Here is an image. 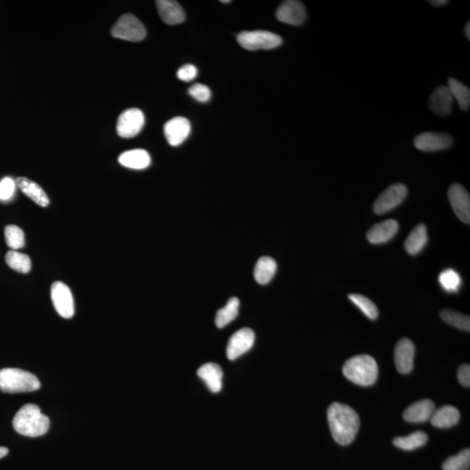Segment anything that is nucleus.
I'll list each match as a JSON object with an SVG mask.
<instances>
[{"label": "nucleus", "mask_w": 470, "mask_h": 470, "mask_svg": "<svg viewBox=\"0 0 470 470\" xmlns=\"http://www.w3.org/2000/svg\"><path fill=\"white\" fill-rule=\"evenodd\" d=\"M157 9L163 21L173 26L181 24L185 21L186 14L182 6L175 0H158Z\"/></svg>", "instance_id": "obj_18"}, {"label": "nucleus", "mask_w": 470, "mask_h": 470, "mask_svg": "<svg viewBox=\"0 0 470 470\" xmlns=\"http://www.w3.org/2000/svg\"><path fill=\"white\" fill-rule=\"evenodd\" d=\"M343 374L346 378L360 386L375 384L378 376V366L375 360L368 355H360L350 358L343 366Z\"/></svg>", "instance_id": "obj_3"}, {"label": "nucleus", "mask_w": 470, "mask_h": 470, "mask_svg": "<svg viewBox=\"0 0 470 470\" xmlns=\"http://www.w3.org/2000/svg\"><path fill=\"white\" fill-rule=\"evenodd\" d=\"M450 92L458 102L460 108L468 111L470 106V89L458 79L450 78L448 81Z\"/></svg>", "instance_id": "obj_28"}, {"label": "nucleus", "mask_w": 470, "mask_h": 470, "mask_svg": "<svg viewBox=\"0 0 470 470\" xmlns=\"http://www.w3.org/2000/svg\"><path fill=\"white\" fill-rule=\"evenodd\" d=\"M349 299L364 315L370 320H376L378 317V309L375 303L371 300L366 297L364 295H358V293H352L349 295Z\"/></svg>", "instance_id": "obj_32"}, {"label": "nucleus", "mask_w": 470, "mask_h": 470, "mask_svg": "<svg viewBox=\"0 0 470 470\" xmlns=\"http://www.w3.org/2000/svg\"><path fill=\"white\" fill-rule=\"evenodd\" d=\"M237 41L242 48L249 51L273 49L282 44V37L268 31L242 32Z\"/></svg>", "instance_id": "obj_5"}, {"label": "nucleus", "mask_w": 470, "mask_h": 470, "mask_svg": "<svg viewBox=\"0 0 470 470\" xmlns=\"http://www.w3.org/2000/svg\"><path fill=\"white\" fill-rule=\"evenodd\" d=\"M5 237L6 244L12 250L21 249L24 248L25 233L21 228L15 225L6 226L5 228Z\"/></svg>", "instance_id": "obj_33"}, {"label": "nucleus", "mask_w": 470, "mask_h": 470, "mask_svg": "<svg viewBox=\"0 0 470 470\" xmlns=\"http://www.w3.org/2000/svg\"><path fill=\"white\" fill-rule=\"evenodd\" d=\"M453 103H454V98L448 86H438L430 95L429 108L435 115H449L452 112Z\"/></svg>", "instance_id": "obj_17"}, {"label": "nucleus", "mask_w": 470, "mask_h": 470, "mask_svg": "<svg viewBox=\"0 0 470 470\" xmlns=\"http://www.w3.org/2000/svg\"><path fill=\"white\" fill-rule=\"evenodd\" d=\"M438 282L446 292H458L462 285V278L456 270L448 268L440 273Z\"/></svg>", "instance_id": "obj_30"}, {"label": "nucleus", "mask_w": 470, "mask_h": 470, "mask_svg": "<svg viewBox=\"0 0 470 470\" xmlns=\"http://www.w3.org/2000/svg\"><path fill=\"white\" fill-rule=\"evenodd\" d=\"M428 242V233L424 224H418L410 232L405 242L407 253L411 255H418L422 251Z\"/></svg>", "instance_id": "obj_24"}, {"label": "nucleus", "mask_w": 470, "mask_h": 470, "mask_svg": "<svg viewBox=\"0 0 470 470\" xmlns=\"http://www.w3.org/2000/svg\"><path fill=\"white\" fill-rule=\"evenodd\" d=\"M328 421L333 438L339 444L349 445L359 431L360 418L351 407L334 402L328 409Z\"/></svg>", "instance_id": "obj_1"}, {"label": "nucleus", "mask_w": 470, "mask_h": 470, "mask_svg": "<svg viewBox=\"0 0 470 470\" xmlns=\"http://www.w3.org/2000/svg\"><path fill=\"white\" fill-rule=\"evenodd\" d=\"M276 18L285 24L301 26L306 18L305 6L297 0H286L279 6L276 11Z\"/></svg>", "instance_id": "obj_13"}, {"label": "nucleus", "mask_w": 470, "mask_h": 470, "mask_svg": "<svg viewBox=\"0 0 470 470\" xmlns=\"http://www.w3.org/2000/svg\"><path fill=\"white\" fill-rule=\"evenodd\" d=\"M440 316H441L442 321L448 323V324L455 326L456 329L464 330V331H470L469 316L449 309L442 310Z\"/></svg>", "instance_id": "obj_31"}, {"label": "nucleus", "mask_w": 470, "mask_h": 470, "mask_svg": "<svg viewBox=\"0 0 470 470\" xmlns=\"http://www.w3.org/2000/svg\"><path fill=\"white\" fill-rule=\"evenodd\" d=\"M199 378L204 381L210 391L218 393L222 389L223 372L221 366L215 363H206L198 369Z\"/></svg>", "instance_id": "obj_20"}, {"label": "nucleus", "mask_w": 470, "mask_h": 470, "mask_svg": "<svg viewBox=\"0 0 470 470\" xmlns=\"http://www.w3.org/2000/svg\"><path fill=\"white\" fill-rule=\"evenodd\" d=\"M6 262L10 268L21 273H28L32 268L31 259L29 256L15 250L6 253Z\"/></svg>", "instance_id": "obj_29"}, {"label": "nucleus", "mask_w": 470, "mask_h": 470, "mask_svg": "<svg viewBox=\"0 0 470 470\" xmlns=\"http://www.w3.org/2000/svg\"><path fill=\"white\" fill-rule=\"evenodd\" d=\"M435 410L434 402L431 400H422L413 403L405 410L403 418L410 423H422L429 421Z\"/></svg>", "instance_id": "obj_19"}, {"label": "nucleus", "mask_w": 470, "mask_h": 470, "mask_svg": "<svg viewBox=\"0 0 470 470\" xmlns=\"http://www.w3.org/2000/svg\"><path fill=\"white\" fill-rule=\"evenodd\" d=\"M399 229L395 219H386L372 226L366 233V239L374 245L383 244L395 237Z\"/></svg>", "instance_id": "obj_16"}, {"label": "nucleus", "mask_w": 470, "mask_h": 470, "mask_svg": "<svg viewBox=\"0 0 470 470\" xmlns=\"http://www.w3.org/2000/svg\"><path fill=\"white\" fill-rule=\"evenodd\" d=\"M255 335L252 329H242L235 332L229 339L226 356L231 361L244 355L255 344Z\"/></svg>", "instance_id": "obj_11"}, {"label": "nucleus", "mask_w": 470, "mask_h": 470, "mask_svg": "<svg viewBox=\"0 0 470 470\" xmlns=\"http://www.w3.org/2000/svg\"><path fill=\"white\" fill-rule=\"evenodd\" d=\"M189 95L199 102L208 101L211 98V91L208 86L202 84H195L188 90Z\"/></svg>", "instance_id": "obj_35"}, {"label": "nucleus", "mask_w": 470, "mask_h": 470, "mask_svg": "<svg viewBox=\"0 0 470 470\" xmlns=\"http://www.w3.org/2000/svg\"><path fill=\"white\" fill-rule=\"evenodd\" d=\"M408 195V188L402 183L389 186L388 188L381 193L373 206V209L376 215H383V213L391 211L398 208L404 201Z\"/></svg>", "instance_id": "obj_7"}, {"label": "nucleus", "mask_w": 470, "mask_h": 470, "mask_svg": "<svg viewBox=\"0 0 470 470\" xmlns=\"http://www.w3.org/2000/svg\"><path fill=\"white\" fill-rule=\"evenodd\" d=\"M119 162L126 168L141 170L149 166L151 163L149 153L143 149L129 150L119 157Z\"/></svg>", "instance_id": "obj_23"}, {"label": "nucleus", "mask_w": 470, "mask_h": 470, "mask_svg": "<svg viewBox=\"0 0 470 470\" xmlns=\"http://www.w3.org/2000/svg\"><path fill=\"white\" fill-rule=\"evenodd\" d=\"M465 35L468 38L469 41L470 39V23L468 22L465 26Z\"/></svg>", "instance_id": "obj_41"}, {"label": "nucleus", "mask_w": 470, "mask_h": 470, "mask_svg": "<svg viewBox=\"0 0 470 470\" xmlns=\"http://www.w3.org/2000/svg\"><path fill=\"white\" fill-rule=\"evenodd\" d=\"M15 191V182L11 178L3 179L0 182V199L8 201Z\"/></svg>", "instance_id": "obj_36"}, {"label": "nucleus", "mask_w": 470, "mask_h": 470, "mask_svg": "<svg viewBox=\"0 0 470 470\" xmlns=\"http://www.w3.org/2000/svg\"><path fill=\"white\" fill-rule=\"evenodd\" d=\"M9 453V450L8 448H5V447H0V459L5 458L6 456H8Z\"/></svg>", "instance_id": "obj_40"}, {"label": "nucleus", "mask_w": 470, "mask_h": 470, "mask_svg": "<svg viewBox=\"0 0 470 470\" xmlns=\"http://www.w3.org/2000/svg\"><path fill=\"white\" fill-rule=\"evenodd\" d=\"M458 381L462 386L466 388L470 386V366L469 364H464L460 366L458 374Z\"/></svg>", "instance_id": "obj_38"}, {"label": "nucleus", "mask_w": 470, "mask_h": 470, "mask_svg": "<svg viewBox=\"0 0 470 470\" xmlns=\"http://www.w3.org/2000/svg\"><path fill=\"white\" fill-rule=\"evenodd\" d=\"M51 297L57 313L63 318L70 319L75 315V301L68 285L61 282L52 283Z\"/></svg>", "instance_id": "obj_9"}, {"label": "nucleus", "mask_w": 470, "mask_h": 470, "mask_svg": "<svg viewBox=\"0 0 470 470\" xmlns=\"http://www.w3.org/2000/svg\"><path fill=\"white\" fill-rule=\"evenodd\" d=\"M17 186L28 198L36 204L46 208L49 205V198L41 186L28 178L19 177L16 181Z\"/></svg>", "instance_id": "obj_21"}, {"label": "nucleus", "mask_w": 470, "mask_h": 470, "mask_svg": "<svg viewBox=\"0 0 470 470\" xmlns=\"http://www.w3.org/2000/svg\"><path fill=\"white\" fill-rule=\"evenodd\" d=\"M12 425L19 434L38 438L48 431L50 421L38 406L29 403L19 410L13 418Z\"/></svg>", "instance_id": "obj_2"}, {"label": "nucleus", "mask_w": 470, "mask_h": 470, "mask_svg": "<svg viewBox=\"0 0 470 470\" xmlns=\"http://www.w3.org/2000/svg\"><path fill=\"white\" fill-rule=\"evenodd\" d=\"M222 3H226V4H228L230 3V0H222Z\"/></svg>", "instance_id": "obj_42"}, {"label": "nucleus", "mask_w": 470, "mask_h": 470, "mask_svg": "<svg viewBox=\"0 0 470 470\" xmlns=\"http://www.w3.org/2000/svg\"><path fill=\"white\" fill-rule=\"evenodd\" d=\"M111 35L117 39L132 42H139L146 38L144 25L135 15L126 13L122 15L111 30Z\"/></svg>", "instance_id": "obj_6"}, {"label": "nucleus", "mask_w": 470, "mask_h": 470, "mask_svg": "<svg viewBox=\"0 0 470 470\" xmlns=\"http://www.w3.org/2000/svg\"><path fill=\"white\" fill-rule=\"evenodd\" d=\"M191 132V124L184 117L170 119L164 126V133L170 145L177 146L188 138Z\"/></svg>", "instance_id": "obj_15"}, {"label": "nucleus", "mask_w": 470, "mask_h": 470, "mask_svg": "<svg viewBox=\"0 0 470 470\" xmlns=\"http://www.w3.org/2000/svg\"><path fill=\"white\" fill-rule=\"evenodd\" d=\"M428 435L422 431H415L408 436H402V438H395L393 443L398 448L406 450V451H411L421 447L424 446L428 442Z\"/></svg>", "instance_id": "obj_26"}, {"label": "nucleus", "mask_w": 470, "mask_h": 470, "mask_svg": "<svg viewBox=\"0 0 470 470\" xmlns=\"http://www.w3.org/2000/svg\"><path fill=\"white\" fill-rule=\"evenodd\" d=\"M41 388V382L32 373L19 369L0 370V390L4 393H25L36 391Z\"/></svg>", "instance_id": "obj_4"}, {"label": "nucleus", "mask_w": 470, "mask_h": 470, "mask_svg": "<svg viewBox=\"0 0 470 470\" xmlns=\"http://www.w3.org/2000/svg\"><path fill=\"white\" fill-rule=\"evenodd\" d=\"M415 346L408 338L400 340L395 349L396 369L402 375L409 374L414 368Z\"/></svg>", "instance_id": "obj_14"}, {"label": "nucleus", "mask_w": 470, "mask_h": 470, "mask_svg": "<svg viewBox=\"0 0 470 470\" xmlns=\"http://www.w3.org/2000/svg\"><path fill=\"white\" fill-rule=\"evenodd\" d=\"M470 467V450L467 449L458 455L452 456L443 463V470H469Z\"/></svg>", "instance_id": "obj_34"}, {"label": "nucleus", "mask_w": 470, "mask_h": 470, "mask_svg": "<svg viewBox=\"0 0 470 470\" xmlns=\"http://www.w3.org/2000/svg\"><path fill=\"white\" fill-rule=\"evenodd\" d=\"M197 68L193 65H186L182 66L177 72V77L182 81H191L197 76Z\"/></svg>", "instance_id": "obj_37"}, {"label": "nucleus", "mask_w": 470, "mask_h": 470, "mask_svg": "<svg viewBox=\"0 0 470 470\" xmlns=\"http://www.w3.org/2000/svg\"><path fill=\"white\" fill-rule=\"evenodd\" d=\"M450 205L460 221L466 224L470 223V197L469 193L461 184H452L448 192Z\"/></svg>", "instance_id": "obj_10"}, {"label": "nucleus", "mask_w": 470, "mask_h": 470, "mask_svg": "<svg viewBox=\"0 0 470 470\" xmlns=\"http://www.w3.org/2000/svg\"><path fill=\"white\" fill-rule=\"evenodd\" d=\"M276 270H277V263L273 258L264 256L259 259L255 265V272H253L255 281L261 285L268 284L272 281Z\"/></svg>", "instance_id": "obj_25"}, {"label": "nucleus", "mask_w": 470, "mask_h": 470, "mask_svg": "<svg viewBox=\"0 0 470 470\" xmlns=\"http://www.w3.org/2000/svg\"><path fill=\"white\" fill-rule=\"evenodd\" d=\"M239 301L238 298L233 297L229 300L224 308L219 309L216 313L215 323L219 329L224 328L230 322L237 317L239 313Z\"/></svg>", "instance_id": "obj_27"}, {"label": "nucleus", "mask_w": 470, "mask_h": 470, "mask_svg": "<svg viewBox=\"0 0 470 470\" xmlns=\"http://www.w3.org/2000/svg\"><path fill=\"white\" fill-rule=\"evenodd\" d=\"M144 124L145 116L141 110L130 108L119 115L117 133L121 138H132L141 131Z\"/></svg>", "instance_id": "obj_8"}, {"label": "nucleus", "mask_w": 470, "mask_h": 470, "mask_svg": "<svg viewBox=\"0 0 470 470\" xmlns=\"http://www.w3.org/2000/svg\"><path fill=\"white\" fill-rule=\"evenodd\" d=\"M414 144L422 152H438L453 145L452 137L443 133H423L415 137Z\"/></svg>", "instance_id": "obj_12"}, {"label": "nucleus", "mask_w": 470, "mask_h": 470, "mask_svg": "<svg viewBox=\"0 0 470 470\" xmlns=\"http://www.w3.org/2000/svg\"><path fill=\"white\" fill-rule=\"evenodd\" d=\"M430 4L435 6H442L448 4L449 1L447 0H433V1H429Z\"/></svg>", "instance_id": "obj_39"}, {"label": "nucleus", "mask_w": 470, "mask_h": 470, "mask_svg": "<svg viewBox=\"0 0 470 470\" xmlns=\"http://www.w3.org/2000/svg\"><path fill=\"white\" fill-rule=\"evenodd\" d=\"M459 410L455 407L446 405L441 409L435 410L431 416V423L433 426L439 429H449L458 424L460 421Z\"/></svg>", "instance_id": "obj_22"}]
</instances>
